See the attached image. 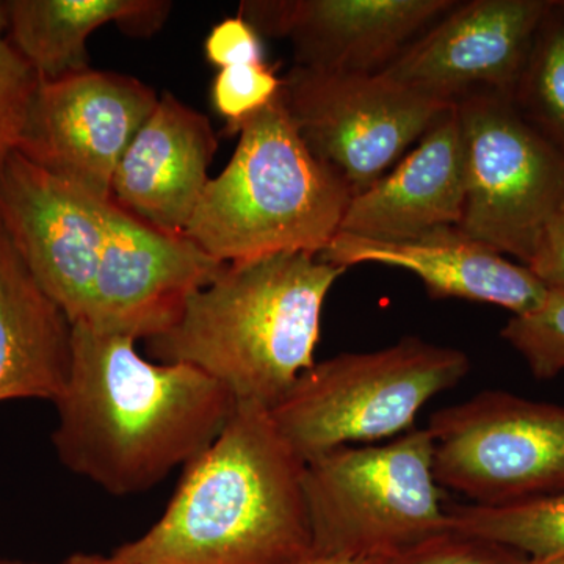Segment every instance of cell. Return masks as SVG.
Returning a JSON list of instances; mask_svg holds the SVG:
<instances>
[{
  "instance_id": "obj_1",
  "label": "cell",
  "mask_w": 564,
  "mask_h": 564,
  "mask_svg": "<svg viewBox=\"0 0 564 564\" xmlns=\"http://www.w3.org/2000/svg\"><path fill=\"white\" fill-rule=\"evenodd\" d=\"M137 340L73 325L52 444L70 473L113 496L150 491L225 429L236 400L196 367L152 362Z\"/></svg>"
},
{
  "instance_id": "obj_2",
  "label": "cell",
  "mask_w": 564,
  "mask_h": 564,
  "mask_svg": "<svg viewBox=\"0 0 564 564\" xmlns=\"http://www.w3.org/2000/svg\"><path fill=\"white\" fill-rule=\"evenodd\" d=\"M304 462L270 411L237 403L165 513L115 555L135 564H292L313 552Z\"/></svg>"
},
{
  "instance_id": "obj_3",
  "label": "cell",
  "mask_w": 564,
  "mask_h": 564,
  "mask_svg": "<svg viewBox=\"0 0 564 564\" xmlns=\"http://www.w3.org/2000/svg\"><path fill=\"white\" fill-rule=\"evenodd\" d=\"M345 270L304 252L225 263L148 351L270 411L314 366L323 304Z\"/></svg>"
},
{
  "instance_id": "obj_4",
  "label": "cell",
  "mask_w": 564,
  "mask_h": 564,
  "mask_svg": "<svg viewBox=\"0 0 564 564\" xmlns=\"http://www.w3.org/2000/svg\"><path fill=\"white\" fill-rule=\"evenodd\" d=\"M237 133L231 161L207 184L185 236L221 263L321 254L339 232L350 187L304 143L281 91Z\"/></svg>"
},
{
  "instance_id": "obj_5",
  "label": "cell",
  "mask_w": 564,
  "mask_h": 564,
  "mask_svg": "<svg viewBox=\"0 0 564 564\" xmlns=\"http://www.w3.org/2000/svg\"><path fill=\"white\" fill-rule=\"evenodd\" d=\"M433 454L432 434L419 429L304 463L313 554L400 558L451 532Z\"/></svg>"
},
{
  "instance_id": "obj_6",
  "label": "cell",
  "mask_w": 564,
  "mask_h": 564,
  "mask_svg": "<svg viewBox=\"0 0 564 564\" xmlns=\"http://www.w3.org/2000/svg\"><path fill=\"white\" fill-rule=\"evenodd\" d=\"M469 370L458 348L406 336L381 350L315 362L270 415L306 463L344 445L406 432L423 404L455 388Z\"/></svg>"
},
{
  "instance_id": "obj_7",
  "label": "cell",
  "mask_w": 564,
  "mask_h": 564,
  "mask_svg": "<svg viewBox=\"0 0 564 564\" xmlns=\"http://www.w3.org/2000/svg\"><path fill=\"white\" fill-rule=\"evenodd\" d=\"M455 109L466 176L458 232L527 265L564 215V154L510 98L478 95Z\"/></svg>"
},
{
  "instance_id": "obj_8",
  "label": "cell",
  "mask_w": 564,
  "mask_h": 564,
  "mask_svg": "<svg viewBox=\"0 0 564 564\" xmlns=\"http://www.w3.org/2000/svg\"><path fill=\"white\" fill-rule=\"evenodd\" d=\"M441 489L481 507L564 491V408L485 391L444 408L426 426Z\"/></svg>"
},
{
  "instance_id": "obj_9",
  "label": "cell",
  "mask_w": 564,
  "mask_h": 564,
  "mask_svg": "<svg viewBox=\"0 0 564 564\" xmlns=\"http://www.w3.org/2000/svg\"><path fill=\"white\" fill-rule=\"evenodd\" d=\"M281 96L304 143L352 196L391 172L454 107L381 73H326L302 66L282 77Z\"/></svg>"
},
{
  "instance_id": "obj_10",
  "label": "cell",
  "mask_w": 564,
  "mask_h": 564,
  "mask_svg": "<svg viewBox=\"0 0 564 564\" xmlns=\"http://www.w3.org/2000/svg\"><path fill=\"white\" fill-rule=\"evenodd\" d=\"M158 102L154 88L117 70L41 80L18 152L110 202L122 155Z\"/></svg>"
},
{
  "instance_id": "obj_11",
  "label": "cell",
  "mask_w": 564,
  "mask_h": 564,
  "mask_svg": "<svg viewBox=\"0 0 564 564\" xmlns=\"http://www.w3.org/2000/svg\"><path fill=\"white\" fill-rule=\"evenodd\" d=\"M223 265L185 234L155 228L111 202L87 310L74 325L148 343L180 322Z\"/></svg>"
},
{
  "instance_id": "obj_12",
  "label": "cell",
  "mask_w": 564,
  "mask_h": 564,
  "mask_svg": "<svg viewBox=\"0 0 564 564\" xmlns=\"http://www.w3.org/2000/svg\"><path fill=\"white\" fill-rule=\"evenodd\" d=\"M110 203L18 151L0 163V226L33 280L73 325L87 310Z\"/></svg>"
},
{
  "instance_id": "obj_13",
  "label": "cell",
  "mask_w": 564,
  "mask_h": 564,
  "mask_svg": "<svg viewBox=\"0 0 564 564\" xmlns=\"http://www.w3.org/2000/svg\"><path fill=\"white\" fill-rule=\"evenodd\" d=\"M552 6L549 0L456 2L381 74L448 106L478 95L513 99Z\"/></svg>"
},
{
  "instance_id": "obj_14",
  "label": "cell",
  "mask_w": 564,
  "mask_h": 564,
  "mask_svg": "<svg viewBox=\"0 0 564 564\" xmlns=\"http://www.w3.org/2000/svg\"><path fill=\"white\" fill-rule=\"evenodd\" d=\"M454 0H250L240 17L259 35L291 41L295 66L378 74Z\"/></svg>"
},
{
  "instance_id": "obj_15",
  "label": "cell",
  "mask_w": 564,
  "mask_h": 564,
  "mask_svg": "<svg viewBox=\"0 0 564 564\" xmlns=\"http://www.w3.org/2000/svg\"><path fill=\"white\" fill-rule=\"evenodd\" d=\"M415 144L391 172L352 196L339 232L384 242H413L458 231L466 176L455 106Z\"/></svg>"
},
{
  "instance_id": "obj_16",
  "label": "cell",
  "mask_w": 564,
  "mask_h": 564,
  "mask_svg": "<svg viewBox=\"0 0 564 564\" xmlns=\"http://www.w3.org/2000/svg\"><path fill=\"white\" fill-rule=\"evenodd\" d=\"M217 150L209 118L165 93L122 155L111 202L155 228L184 234Z\"/></svg>"
},
{
  "instance_id": "obj_17",
  "label": "cell",
  "mask_w": 564,
  "mask_h": 564,
  "mask_svg": "<svg viewBox=\"0 0 564 564\" xmlns=\"http://www.w3.org/2000/svg\"><path fill=\"white\" fill-rule=\"evenodd\" d=\"M323 262L350 269L380 263L415 274L432 299H458L492 304L525 314L543 302L549 288L525 265L458 231L437 234L413 242H384L337 232L317 256Z\"/></svg>"
},
{
  "instance_id": "obj_18",
  "label": "cell",
  "mask_w": 564,
  "mask_h": 564,
  "mask_svg": "<svg viewBox=\"0 0 564 564\" xmlns=\"http://www.w3.org/2000/svg\"><path fill=\"white\" fill-rule=\"evenodd\" d=\"M73 361V323L36 284L0 226V402H57Z\"/></svg>"
},
{
  "instance_id": "obj_19",
  "label": "cell",
  "mask_w": 564,
  "mask_h": 564,
  "mask_svg": "<svg viewBox=\"0 0 564 564\" xmlns=\"http://www.w3.org/2000/svg\"><path fill=\"white\" fill-rule=\"evenodd\" d=\"M173 3L165 0H9L7 35L40 80L90 68L88 39L115 24L132 36L161 31Z\"/></svg>"
},
{
  "instance_id": "obj_20",
  "label": "cell",
  "mask_w": 564,
  "mask_h": 564,
  "mask_svg": "<svg viewBox=\"0 0 564 564\" xmlns=\"http://www.w3.org/2000/svg\"><path fill=\"white\" fill-rule=\"evenodd\" d=\"M447 514L451 532L503 545L532 564L564 556V491L505 507L454 505Z\"/></svg>"
},
{
  "instance_id": "obj_21",
  "label": "cell",
  "mask_w": 564,
  "mask_h": 564,
  "mask_svg": "<svg viewBox=\"0 0 564 564\" xmlns=\"http://www.w3.org/2000/svg\"><path fill=\"white\" fill-rule=\"evenodd\" d=\"M511 101L564 154V2H554L538 29Z\"/></svg>"
},
{
  "instance_id": "obj_22",
  "label": "cell",
  "mask_w": 564,
  "mask_h": 564,
  "mask_svg": "<svg viewBox=\"0 0 564 564\" xmlns=\"http://www.w3.org/2000/svg\"><path fill=\"white\" fill-rule=\"evenodd\" d=\"M500 334L534 377L551 380L564 372V291L549 289L540 306L513 315Z\"/></svg>"
},
{
  "instance_id": "obj_23",
  "label": "cell",
  "mask_w": 564,
  "mask_h": 564,
  "mask_svg": "<svg viewBox=\"0 0 564 564\" xmlns=\"http://www.w3.org/2000/svg\"><path fill=\"white\" fill-rule=\"evenodd\" d=\"M40 82L10 43L6 2H0V163L20 147Z\"/></svg>"
},
{
  "instance_id": "obj_24",
  "label": "cell",
  "mask_w": 564,
  "mask_h": 564,
  "mask_svg": "<svg viewBox=\"0 0 564 564\" xmlns=\"http://www.w3.org/2000/svg\"><path fill=\"white\" fill-rule=\"evenodd\" d=\"M281 88V77L265 62L218 70L212 84V104L228 122L226 133L239 132L240 126L269 106Z\"/></svg>"
},
{
  "instance_id": "obj_25",
  "label": "cell",
  "mask_w": 564,
  "mask_h": 564,
  "mask_svg": "<svg viewBox=\"0 0 564 564\" xmlns=\"http://www.w3.org/2000/svg\"><path fill=\"white\" fill-rule=\"evenodd\" d=\"M399 564H532L519 552L481 538L447 532L403 555Z\"/></svg>"
},
{
  "instance_id": "obj_26",
  "label": "cell",
  "mask_w": 564,
  "mask_h": 564,
  "mask_svg": "<svg viewBox=\"0 0 564 564\" xmlns=\"http://www.w3.org/2000/svg\"><path fill=\"white\" fill-rule=\"evenodd\" d=\"M204 54L220 69L265 62L261 36L242 17L218 22L204 41Z\"/></svg>"
},
{
  "instance_id": "obj_27",
  "label": "cell",
  "mask_w": 564,
  "mask_h": 564,
  "mask_svg": "<svg viewBox=\"0 0 564 564\" xmlns=\"http://www.w3.org/2000/svg\"><path fill=\"white\" fill-rule=\"evenodd\" d=\"M525 267L545 288L564 291V215L549 226Z\"/></svg>"
},
{
  "instance_id": "obj_28",
  "label": "cell",
  "mask_w": 564,
  "mask_h": 564,
  "mask_svg": "<svg viewBox=\"0 0 564 564\" xmlns=\"http://www.w3.org/2000/svg\"><path fill=\"white\" fill-rule=\"evenodd\" d=\"M402 558V556H400ZM400 558H383V556H337L318 555L311 552L310 555L296 560L292 564H399Z\"/></svg>"
},
{
  "instance_id": "obj_29",
  "label": "cell",
  "mask_w": 564,
  "mask_h": 564,
  "mask_svg": "<svg viewBox=\"0 0 564 564\" xmlns=\"http://www.w3.org/2000/svg\"><path fill=\"white\" fill-rule=\"evenodd\" d=\"M61 564H135L126 562L115 554L110 556L99 554H85V552H77V554L69 555L65 562Z\"/></svg>"
},
{
  "instance_id": "obj_30",
  "label": "cell",
  "mask_w": 564,
  "mask_h": 564,
  "mask_svg": "<svg viewBox=\"0 0 564 564\" xmlns=\"http://www.w3.org/2000/svg\"><path fill=\"white\" fill-rule=\"evenodd\" d=\"M0 564H46V563L22 562V560L0 558Z\"/></svg>"
},
{
  "instance_id": "obj_31",
  "label": "cell",
  "mask_w": 564,
  "mask_h": 564,
  "mask_svg": "<svg viewBox=\"0 0 564 564\" xmlns=\"http://www.w3.org/2000/svg\"><path fill=\"white\" fill-rule=\"evenodd\" d=\"M544 564H564V556H563V558L554 560V562H549V563H544Z\"/></svg>"
}]
</instances>
